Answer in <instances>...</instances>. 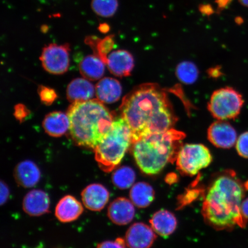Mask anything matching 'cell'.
Here are the masks:
<instances>
[{
	"instance_id": "cell-22",
	"label": "cell",
	"mask_w": 248,
	"mask_h": 248,
	"mask_svg": "<svg viewBox=\"0 0 248 248\" xmlns=\"http://www.w3.org/2000/svg\"><path fill=\"white\" fill-rule=\"evenodd\" d=\"M129 196L135 206L139 208H145L153 202L155 198V191L153 187L147 183L139 182L132 186Z\"/></svg>"
},
{
	"instance_id": "cell-10",
	"label": "cell",
	"mask_w": 248,
	"mask_h": 248,
	"mask_svg": "<svg viewBox=\"0 0 248 248\" xmlns=\"http://www.w3.org/2000/svg\"><path fill=\"white\" fill-rule=\"evenodd\" d=\"M156 235L152 227L144 223L138 222L128 229L125 235V243L129 248H150Z\"/></svg>"
},
{
	"instance_id": "cell-25",
	"label": "cell",
	"mask_w": 248,
	"mask_h": 248,
	"mask_svg": "<svg viewBox=\"0 0 248 248\" xmlns=\"http://www.w3.org/2000/svg\"><path fill=\"white\" fill-rule=\"evenodd\" d=\"M176 75L180 81L185 84H192L198 78V70L193 63L186 61L182 62L176 67Z\"/></svg>"
},
{
	"instance_id": "cell-17",
	"label": "cell",
	"mask_w": 248,
	"mask_h": 248,
	"mask_svg": "<svg viewBox=\"0 0 248 248\" xmlns=\"http://www.w3.org/2000/svg\"><path fill=\"white\" fill-rule=\"evenodd\" d=\"M95 90L97 99L102 103L111 104L117 102L122 94V85L112 78H105L100 80Z\"/></svg>"
},
{
	"instance_id": "cell-14",
	"label": "cell",
	"mask_w": 248,
	"mask_h": 248,
	"mask_svg": "<svg viewBox=\"0 0 248 248\" xmlns=\"http://www.w3.org/2000/svg\"><path fill=\"white\" fill-rule=\"evenodd\" d=\"M50 200L47 194L41 190H31L25 196L23 208L30 216H40L49 212Z\"/></svg>"
},
{
	"instance_id": "cell-7",
	"label": "cell",
	"mask_w": 248,
	"mask_h": 248,
	"mask_svg": "<svg viewBox=\"0 0 248 248\" xmlns=\"http://www.w3.org/2000/svg\"><path fill=\"white\" fill-rule=\"evenodd\" d=\"M176 162L180 171L194 176L210 165L212 156L209 149L203 144H187L181 147Z\"/></svg>"
},
{
	"instance_id": "cell-2",
	"label": "cell",
	"mask_w": 248,
	"mask_h": 248,
	"mask_svg": "<svg viewBox=\"0 0 248 248\" xmlns=\"http://www.w3.org/2000/svg\"><path fill=\"white\" fill-rule=\"evenodd\" d=\"M245 189L232 170L218 176L210 186L203 203L202 215L207 224L220 231L246 227L247 220L241 213Z\"/></svg>"
},
{
	"instance_id": "cell-19",
	"label": "cell",
	"mask_w": 248,
	"mask_h": 248,
	"mask_svg": "<svg viewBox=\"0 0 248 248\" xmlns=\"http://www.w3.org/2000/svg\"><path fill=\"white\" fill-rule=\"evenodd\" d=\"M45 131L52 137L58 138L70 129V120L67 114L62 111H54L46 116L43 122Z\"/></svg>"
},
{
	"instance_id": "cell-29",
	"label": "cell",
	"mask_w": 248,
	"mask_h": 248,
	"mask_svg": "<svg viewBox=\"0 0 248 248\" xmlns=\"http://www.w3.org/2000/svg\"><path fill=\"white\" fill-rule=\"evenodd\" d=\"M125 241L122 238L116 241H107L98 245L97 248H125Z\"/></svg>"
},
{
	"instance_id": "cell-35",
	"label": "cell",
	"mask_w": 248,
	"mask_h": 248,
	"mask_svg": "<svg viewBox=\"0 0 248 248\" xmlns=\"http://www.w3.org/2000/svg\"><path fill=\"white\" fill-rule=\"evenodd\" d=\"M230 0H219V4H228Z\"/></svg>"
},
{
	"instance_id": "cell-9",
	"label": "cell",
	"mask_w": 248,
	"mask_h": 248,
	"mask_svg": "<svg viewBox=\"0 0 248 248\" xmlns=\"http://www.w3.org/2000/svg\"><path fill=\"white\" fill-rule=\"evenodd\" d=\"M209 141L216 147L230 148L236 143L237 132L228 123L219 120L213 123L207 131Z\"/></svg>"
},
{
	"instance_id": "cell-27",
	"label": "cell",
	"mask_w": 248,
	"mask_h": 248,
	"mask_svg": "<svg viewBox=\"0 0 248 248\" xmlns=\"http://www.w3.org/2000/svg\"><path fill=\"white\" fill-rule=\"evenodd\" d=\"M38 93L42 101L46 105L53 103L57 98V93L54 90L47 87L40 86L38 89Z\"/></svg>"
},
{
	"instance_id": "cell-16",
	"label": "cell",
	"mask_w": 248,
	"mask_h": 248,
	"mask_svg": "<svg viewBox=\"0 0 248 248\" xmlns=\"http://www.w3.org/2000/svg\"><path fill=\"white\" fill-rule=\"evenodd\" d=\"M14 177L18 185L24 188L36 186L41 178V172L35 163L26 160L18 163L15 167Z\"/></svg>"
},
{
	"instance_id": "cell-26",
	"label": "cell",
	"mask_w": 248,
	"mask_h": 248,
	"mask_svg": "<svg viewBox=\"0 0 248 248\" xmlns=\"http://www.w3.org/2000/svg\"><path fill=\"white\" fill-rule=\"evenodd\" d=\"M92 8L94 13L103 17H110L119 8L118 0H92Z\"/></svg>"
},
{
	"instance_id": "cell-31",
	"label": "cell",
	"mask_w": 248,
	"mask_h": 248,
	"mask_svg": "<svg viewBox=\"0 0 248 248\" xmlns=\"http://www.w3.org/2000/svg\"><path fill=\"white\" fill-rule=\"evenodd\" d=\"M9 187L7 184L5 183L1 182V201H0V202H1V205L3 204H4L8 200V198L9 196Z\"/></svg>"
},
{
	"instance_id": "cell-4",
	"label": "cell",
	"mask_w": 248,
	"mask_h": 248,
	"mask_svg": "<svg viewBox=\"0 0 248 248\" xmlns=\"http://www.w3.org/2000/svg\"><path fill=\"white\" fill-rule=\"evenodd\" d=\"M185 136V133L172 128L133 142L132 153L139 169L147 175L159 173L176 160Z\"/></svg>"
},
{
	"instance_id": "cell-8",
	"label": "cell",
	"mask_w": 248,
	"mask_h": 248,
	"mask_svg": "<svg viewBox=\"0 0 248 248\" xmlns=\"http://www.w3.org/2000/svg\"><path fill=\"white\" fill-rule=\"evenodd\" d=\"M70 46L51 43L43 48L40 60L43 68L49 73L62 74L69 69Z\"/></svg>"
},
{
	"instance_id": "cell-34",
	"label": "cell",
	"mask_w": 248,
	"mask_h": 248,
	"mask_svg": "<svg viewBox=\"0 0 248 248\" xmlns=\"http://www.w3.org/2000/svg\"><path fill=\"white\" fill-rule=\"evenodd\" d=\"M242 5L248 7V0H238Z\"/></svg>"
},
{
	"instance_id": "cell-23",
	"label": "cell",
	"mask_w": 248,
	"mask_h": 248,
	"mask_svg": "<svg viewBox=\"0 0 248 248\" xmlns=\"http://www.w3.org/2000/svg\"><path fill=\"white\" fill-rule=\"evenodd\" d=\"M87 45L91 46L94 54L98 56L106 64L108 54L114 48L115 42L114 36L109 35L101 39L95 36H88L85 39Z\"/></svg>"
},
{
	"instance_id": "cell-18",
	"label": "cell",
	"mask_w": 248,
	"mask_h": 248,
	"mask_svg": "<svg viewBox=\"0 0 248 248\" xmlns=\"http://www.w3.org/2000/svg\"><path fill=\"white\" fill-rule=\"evenodd\" d=\"M152 228L163 237L172 234L177 227V219L174 215L166 210L155 213L150 220Z\"/></svg>"
},
{
	"instance_id": "cell-1",
	"label": "cell",
	"mask_w": 248,
	"mask_h": 248,
	"mask_svg": "<svg viewBox=\"0 0 248 248\" xmlns=\"http://www.w3.org/2000/svg\"><path fill=\"white\" fill-rule=\"evenodd\" d=\"M122 119L131 132L132 144L153 133L172 129L177 122L166 93L155 83H145L123 98Z\"/></svg>"
},
{
	"instance_id": "cell-11",
	"label": "cell",
	"mask_w": 248,
	"mask_h": 248,
	"mask_svg": "<svg viewBox=\"0 0 248 248\" xmlns=\"http://www.w3.org/2000/svg\"><path fill=\"white\" fill-rule=\"evenodd\" d=\"M135 215L134 204L126 198L119 197L108 207V216L110 221L117 225H126L131 222Z\"/></svg>"
},
{
	"instance_id": "cell-13",
	"label": "cell",
	"mask_w": 248,
	"mask_h": 248,
	"mask_svg": "<svg viewBox=\"0 0 248 248\" xmlns=\"http://www.w3.org/2000/svg\"><path fill=\"white\" fill-rule=\"evenodd\" d=\"M108 70L117 77H128L134 67L132 55L125 50H117L108 56L106 62Z\"/></svg>"
},
{
	"instance_id": "cell-24",
	"label": "cell",
	"mask_w": 248,
	"mask_h": 248,
	"mask_svg": "<svg viewBox=\"0 0 248 248\" xmlns=\"http://www.w3.org/2000/svg\"><path fill=\"white\" fill-rule=\"evenodd\" d=\"M112 182L116 187L122 190L132 187L136 180V173L131 167L123 166L114 170Z\"/></svg>"
},
{
	"instance_id": "cell-5",
	"label": "cell",
	"mask_w": 248,
	"mask_h": 248,
	"mask_svg": "<svg viewBox=\"0 0 248 248\" xmlns=\"http://www.w3.org/2000/svg\"><path fill=\"white\" fill-rule=\"evenodd\" d=\"M132 144L131 132L122 117L114 120L109 131L94 149L95 159L105 172L119 165Z\"/></svg>"
},
{
	"instance_id": "cell-28",
	"label": "cell",
	"mask_w": 248,
	"mask_h": 248,
	"mask_svg": "<svg viewBox=\"0 0 248 248\" xmlns=\"http://www.w3.org/2000/svg\"><path fill=\"white\" fill-rule=\"evenodd\" d=\"M236 150L240 156L248 159V132L243 133L238 138Z\"/></svg>"
},
{
	"instance_id": "cell-15",
	"label": "cell",
	"mask_w": 248,
	"mask_h": 248,
	"mask_svg": "<svg viewBox=\"0 0 248 248\" xmlns=\"http://www.w3.org/2000/svg\"><path fill=\"white\" fill-rule=\"evenodd\" d=\"M83 207L75 197L66 195L62 198L55 209V216L59 221L68 223L76 221L81 216Z\"/></svg>"
},
{
	"instance_id": "cell-36",
	"label": "cell",
	"mask_w": 248,
	"mask_h": 248,
	"mask_svg": "<svg viewBox=\"0 0 248 248\" xmlns=\"http://www.w3.org/2000/svg\"><path fill=\"white\" fill-rule=\"evenodd\" d=\"M244 187L245 188L247 189V190H248V181L247 182L245 183Z\"/></svg>"
},
{
	"instance_id": "cell-21",
	"label": "cell",
	"mask_w": 248,
	"mask_h": 248,
	"mask_svg": "<svg viewBox=\"0 0 248 248\" xmlns=\"http://www.w3.org/2000/svg\"><path fill=\"white\" fill-rule=\"evenodd\" d=\"M105 62L97 55L87 56L80 62L79 71L87 79L96 80L100 79L105 72Z\"/></svg>"
},
{
	"instance_id": "cell-3",
	"label": "cell",
	"mask_w": 248,
	"mask_h": 248,
	"mask_svg": "<svg viewBox=\"0 0 248 248\" xmlns=\"http://www.w3.org/2000/svg\"><path fill=\"white\" fill-rule=\"evenodd\" d=\"M67 114L73 141L79 146L93 150L110 131L115 120L98 99L74 102Z\"/></svg>"
},
{
	"instance_id": "cell-30",
	"label": "cell",
	"mask_w": 248,
	"mask_h": 248,
	"mask_svg": "<svg viewBox=\"0 0 248 248\" xmlns=\"http://www.w3.org/2000/svg\"><path fill=\"white\" fill-rule=\"evenodd\" d=\"M27 108L23 105H18L15 107V116L18 120H23L28 116Z\"/></svg>"
},
{
	"instance_id": "cell-20",
	"label": "cell",
	"mask_w": 248,
	"mask_h": 248,
	"mask_svg": "<svg viewBox=\"0 0 248 248\" xmlns=\"http://www.w3.org/2000/svg\"><path fill=\"white\" fill-rule=\"evenodd\" d=\"M95 89L92 83L84 78H77L71 82L67 89L68 100L74 103L92 100Z\"/></svg>"
},
{
	"instance_id": "cell-6",
	"label": "cell",
	"mask_w": 248,
	"mask_h": 248,
	"mask_svg": "<svg viewBox=\"0 0 248 248\" xmlns=\"http://www.w3.org/2000/svg\"><path fill=\"white\" fill-rule=\"evenodd\" d=\"M244 102L242 95L234 89L222 88L211 96L208 109L219 120L234 119L239 115Z\"/></svg>"
},
{
	"instance_id": "cell-33",
	"label": "cell",
	"mask_w": 248,
	"mask_h": 248,
	"mask_svg": "<svg viewBox=\"0 0 248 248\" xmlns=\"http://www.w3.org/2000/svg\"><path fill=\"white\" fill-rule=\"evenodd\" d=\"M98 30L102 33H107L110 30V27L107 23L101 24L100 26L98 27Z\"/></svg>"
},
{
	"instance_id": "cell-32",
	"label": "cell",
	"mask_w": 248,
	"mask_h": 248,
	"mask_svg": "<svg viewBox=\"0 0 248 248\" xmlns=\"http://www.w3.org/2000/svg\"><path fill=\"white\" fill-rule=\"evenodd\" d=\"M241 213L247 220L248 219V198L243 201L241 204Z\"/></svg>"
},
{
	"instance_id": "cell-12",
	"label": "cell",
	"mask_w": 248,
	"mask_h": 248,
	"mask_svg": "<svg viewBox=\"0 0 248 248\" xmlns=\"http://www.w3.org/2000/svg\"><path fill=\"white\" fill-rule=\"evenodd\" d=\"M109 192L103 185H90L82 192L83 204L90 210L99 212L103 209L109 199Z\"/></svg>"
}]
</instances>
